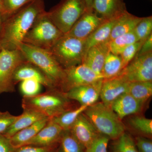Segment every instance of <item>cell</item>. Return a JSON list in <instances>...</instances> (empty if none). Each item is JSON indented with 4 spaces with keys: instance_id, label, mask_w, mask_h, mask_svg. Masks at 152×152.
I'll return each instance as SVG.
<instances>
[{
    "instance_id": "obj_1",
    "label": "cell",
    "mask_w": 152,
    "mask_h": 152,
    "mask_svg": "<svg viewBox=\"0 0 152 152\" xmlns=\"http://www.w3.org/2000/svg\"><path fill=\"white\" fill-rule=\"evenodd\" d=\"M45 10L44 0H34L4 21L0 32L1 49H18L36 18Z\"/></svg>"
},
{
    "instance_id": "obj_2",
    "label": "cell",
    "mask_w": 152,
    "mask_h": 152,
    "mask_svg": "<svg viewBox=\"0 0 152 152\" xmlns=\"http://www.w3.org/2000/svg\"><path fill=\"white\" fill-rule=\"evenodd\" d=\"M69 100L58 89L47 90L33 96L23 97L22 107L23 110L37 111L51 119L70 110Z\"/></svg>"
},
{
    "instance_id": "obj_3",
    "label": "cell",
    "mask_w": 152,
    "mask_h": 152,
    "mask_svg": "<svg viewBox=\"0 0 152 152\" xmlns=\"http://www.w3.org/2000/svg\"><path fill=\"white\" fill-rule=\"evenodd\" d=\"M98 132L115 140L125 132V127L111 108L102 102L95 103L83 112Z\"/></svg>"
},
{
    "instance_id": "obj_4",
    "label": "cell",
    "mask_w": 152,
    "mask_h": 152,
    "mask_svg": "<svg viewBox=\"0 0 152 152\" xmlns=\"http://www.w3.org/2000/svg\"><path fill=\"white\" fill-rule=\"evenodd\" d=\"M18 49L26 61L39 68L55 87L60 90L64 75V69L50 51L23 42L19 45Z\"/></svg>"
},
{
    "instance_id": "obj_5",
    "label": "cell",
    "mask_w": 152,
    "mask_h": 152,
    "mask_svg": "<svg viewBox=\"0 0 152 152\" xmlns=\"http://www.w3.org/2000/svg\"><path fill=\"white\" fill-rule=\"evenodd\" d=\"M64 35L51 20L45 10L36 18L23 43L50 51Z\"/></svg>"
},
{
    "instance_id": "obj_6",
    "label": "cell",
    "mask_w": 152,
    "mask_h": 152,
    "mask_svg": "<svg viewBox=\"0 0 152 152\" xmlns=\"http://www.w3.org/2000/svg\"><path fill=\"white\" fill-rule=\"evenodd\" d=\"M87 10L85 0H61L47 14L55 26L65 34Z\"/></svg>"
},
{
    "instance_id": "obj_7",
    "label": "cell",
    "mask_w": 152,
    "mask_h": 152,
    "mask_svg": "<svg viewBox=\"0 0 152 152\" xmlns=\"http://www.w3.org/2000/svg\"><path fill=\"white\" fill-rule=\"evenodd\" d=\"M85 41L64 35L50 51L64 69L78 65L83 59Z\"/></svg>"
},
{
    "instance_id": "obj_8",
    "label": "cell",
    "mask_w": 152,
    "mask_h": 152,
    "mask_svg": "<svg viewBox=\"0 0 152 152\" xmlns=\"http://www.w3.org/2000/svg\"><path fill=\"white\" fill-rule=\"evenodd\" d=\"M18 49L14 50L1 49L0 51V95L15 91L13 77L15 71L20 65L26 61Z\"/></svg>"
},
{
    "instance_id": "obj_9",
    "label": "cell",
    "mask_w": 152,
    "mask_h": 152,
    "mask_svg": "<svg viewBox=\"0 0 152 152\" xmlns=\"http://www.w3.org/2000/svg\"><path fill=\"white\" fill-rule=\"evenodd\" d=\"M64 75L60 90L66 92L75 87L91 84L103 80L102 75L96 73L83 64L64 69Z\"/></svg>"
},
{
    "instance_id": "obj_10",
    "label": "cell",
    "mask_w": 152,
    "mask_h": 152,
    "mask_svg": "<svg viewBox=\"0 0 152 152\" xmlns=\"http://www.w3.org/2000/svg\"><path fill=\"white\" fill-rule=\"evenodd\" d=\"M118 76L129 83L152 81V52L136 56Z\"/></svg>"
},
{
    "instance_id": "obj_11",
    "label": "cell",
    "mask_w": 152,
    "mask_h": 152,
    "mask_svg": "<svg viewBox=\"0 0 152 152\" xmlns=\"http://www.w3.org/2000/svg\"><path fill=\"white\" fill-rule=\"evenodd\" d=\"M105 21L98 16L93 10H87L69 31L64 35L86 40Z\"/></svg>"
},
{
    "instance_id": "obj_12",
    "label": "cell",
    "mask_w": 152,
    "mask_h": 152,
    "mask_svg": "<svg viewBox=\"0 0 152 152\" xmlns=\"http://www.w3.org/2000/svg\"><path fill=\"white\" fill-rule=\"evenodd\" d=\"M103 80L75 87L64 93L69 99L77 101L80 105L89 107L96 102L100 97Z\"/></svg>"
},
{
    "instance_id": "obj_13",
    "label": "cell",
    "mask_w": 152,
    "mask_h": 152,
    "mask_svg": "<svg viewBox=\"0 0 152 152\" xmlns=\"http://www.w3.org/2000/svg\"><path fill=\"white\" fill-rule=\"evenodd\" d=\"M69 131L85 150L99 134L83 113L78 117Z\"/></svg>"
},
{
    "instance_id": "obj_14",
    "label": "cell",
    "mask_w": 152,
    "mask_h": 152,
    "mask_svg": "<svg viewBox=\"0 0 152 152\" xmlns=\"http://www.w3.org/2000/svg\"><path fill=\"white\" fill-rule=\"evenodd\" d=\"M129 83L119 76L112 78L104 79L100 94L102 102L110 107L116 99L123 94L127 93Z\"/></svg>"
},
{
    "instance_id": "obj_15",
    "label": "cell",
    "mask_w": 152,
    "mask_h": 152,
    "mask_svg": "<svg viewBox=\"0 0 152 152\" xmlns=\"http://www.w3.org/2000/svg\"><path fill=\"white\" fill-rule=\"evenodd\" d=\"M37 81L47 90L58 89L50 80L43 72L27 61L23 63L17 68L13 77L14 84H17L26 80Z\"/></svg>"
},
{
    "instance_id": "obj_16",
    "label": "cell",
    "mask_w": 152,
    "mask_h": 152,
    "mask_svg": "<svg viewBox=\"0 0 152 152\" xmlns=\"http://www.w3.org/2000/svg\"><path fill=\"white\" fill-rule=\"evenodd\" d=\"M92 10L105 21L117 18L127 12L124 0H93Z\"/></svg>"
},
{
    "instance_id": "obj_17",
    "label": "cell",
    "mask_w": 152,
    "mask_h": 152,
    "mask_svg": "<svg viewBox=\"0 0 152 152\" xmlns=\"http://www.w3.org/2000/svg\"><path fill=\"white\" fill-rule=\"evenodd\" d=\"M64 132L59 126L50 119L48 122L32 139L25 145L38 146H51L56 145L59 142Z\"/></svg>"
},
{
    "instance_id": "obj_18",
    "label": "cell",
    "mask_w": 152,
    "mask_h": 152,
    "mask_svg": "<svg viewBox=\"0 0 152 152\" xmlns=\"http://www.w3.org/2000/svg\"><path fill=\"white\" fill-rule=\"evenodd\" d=\"M109 41L91 47L85 54L82 64L102 75L104 62L110 51Z\"/></svg>"
},
{
    "instance_id": "obj_19",
    "label": "cell",
    "mask_w": 152,
    "mask_h": 152,
    "mask_svg": "<svg viewBox=\"0 0 152 152\" xmlns=\"http://www.w3.org/2000/svg\"><path fill=\"white\" fill-rule=\"evenodd\" d=\"M143 104L133 97L129 93L123 94L116 99L110 107L122 120L129 115L140 111Z\"/></svg>"
},
{
    "instance_id": "obj_20",
    "label": "cell",
    "mask_w": 152,
    "mask_h": 152,
    "mask_svg": "<svg viewBox=\"0 0 152 152\" xmlns=\"http://www.w3.org/2000/svg\"><path fill=\"white\" fill-rule=\"evenodd\" d=\"M45 117H47L37 111L24 109L23 113L18 115V118L3 135L10 138L19 131Z\"/></svg>"
},
{
    "instance_id": "obj_21",
    "label": "cell",
    "mask_w": 152,
    "mask_h": 152,
    "mask_svg": "<svg viewBox=\"0 0 152 152\" xmlns=\"http://www.w3.org/2000/svg\"><path fill=\"white\" fill-rule=\"evenodd\" d=\"M119 18L105 21L86 39L84 56L91 47L109 41L112 30Z\"/></svg>"
},
{
    "instance_id": "obj_22",
    "label": "cell",
    "mask_w": 152,
    "mask_h": 152,
    "mask_svg": "<svg viewBox=\"0 0 152 152\" xmlns=\"http://www.w3.org/2000/svg\"><path fill=\"white\" fill-rule=\"evenodd\" d=\"M50 119L48 117H45L19 131L9 138L11 143L15 148L24 145L38 134Z\"/></svg>"
},
{
    "instance_id": "obj_23",
    "label": "cell",
    "mask_w": 152,
    "mask_h": 152,
    "mask_svg": "<svg viewBox=\"0 0 152 152\" xmlns=\"http://www.w3.org/2000/svg\"><path fill=\"white\" fill-rule=\"evenodd\" d=\"M142 18L132 15L128 11L126 12L117 20L112 30L109 41L132 31Z\"/></svg>"
},
{
    "instance_id": "obj_24",
    "label": "cell",
    "mask_w": 152,
    "mask_h": 152,
    "mask_svg": "<svg viewBox=\"0 0 152 152\" xmlns=\"http://www.w3.org/2000/svg\"><path fill=\"white\" fill-rule=\"evenodd\" d=\"M88 106L80 105L79 107L64 112L51 119L58 125L63 131H69L76 121L78 117L83 113Z\"/></svg>"
},
{
    "instance_id": "obj_25",
    "label": "cell",
    "mask_w": 152,
    "mask_h": 152,
    "mask_svg": "<svg viewBox=\"0 0 152 152\" xmlns=\"http://www.w3.org/2000/svg\"><path fill=\"white\" fill-rule=\"evenodd\" d=\"M127 93L143 104L152 96V81L130 83Z\"/></svg>"
},
{
    "instance_id": "obj_26",
    "label": "cell",
    "mask_w": 152,
    "mask_h": 152,
    "mask_svg": "<svg viewBox=\"0 0 152 152\" xmlns=\"http://www.w3.org/2000/svg\"><path fill=\"white\" fill-rule=\"evenodd\" d=\"M122 70V62L120 55L109 52L106 57L102 71L104 79L117 77Z\"/></svg>"
},
{
    "instance_id": "obj_27",
    "label": "cell",
    "mask_w": 152,
    "mask_h": 152,
    "mask_svg": "<svg viewBox=\"0 0 152 152\" xmlns=\"http://www.w3.org/2000/svg\"><path fill=\"white\" fill-rule=\"evenodd\" d=\"M138 41L133 31L109 41V50L114 54L120 55L127 47Z\"/></svg>"
},
{
    "instance_id": "obj_28",
    "label": "cell",
    "mask_w": 152,
    "mask_h": 152,
    "mask_svg": "<svg viewBox=\"0 0 152 152\" xmlns=\"http://www.w3.org/2000/svg\"><path fill=\"white\" fill-rule=\"evenodd\" d=\"M61 152H85V149L69 131H64L59 142Z\"/></svg>"
},
{
    "instance_id": "obj_29",
    "label": "cell",
    "mask_w": 152,
    "mask_h": 152,
    "mask_svg": "<svg viewBox=\"0 0 152 152\" xmlns=\"http://www.w3.org/2000/svg\"><path fill=\"white\" fill-rule=\"evenodd\" d=\"M34 0H0L2 23L15 12Z\"/></svg>"
},
{
    "instance_id": "obj_30",
    "label": "cell",
    "mask_w": 152,
    "mask_h": 152,
    "mask_svg": "<svg viewBox=\"0 0 152 152\" xmlns=\"http://www.w3.org/2000/svg\"><path fill=\"white\" fill-rule=\"evenodd\" d=\"M112 150L113 152H139L134 140L125 132L116 140H114Z\"/></svg>"
},
{
    "instance_id": "obj_31",
    "label": "cell",
    "mask_w": 152,
    "mask_h": 152,
    "mask_svg": "<svg viewBox=\"0 0 152 152\" xmlns=\"http://www.w3.org/2000/svg\"><path fill=\"white\" fill-rule=\"evenodd\" d=\"M131 127L141 134L147 137L152 135V120L145 117L136 116L129 120Z\"/></svg>"
},
{
    "instance_id": "obj_32",
    "label": "cell",
    "mask_w": 152,
    "mask_h": 152,
    "mask_svg": "<svg viewBox=\"0 0 152 152\" xmlns=\"http://www.w3.org/2000/svg\"><path fill=\"white\" fill-rule=\"evenodd\" d=\"M139 41H145L152 34V17L142 18L134 30Z\"/></svg>"
},
{
    "instance_id": "obj_33",
    "label": "cell",
    "mask_w": 152,
    "mask_h": 152,
    "mask_svg": "<svg viewBox=\"0 0 152 152\" xmlns=\"http://www.w3.org/2000/svg\"><path fill=\"white\" fill-rule=\"evenodd\" d=\"M42 85L34 80H26L20 82V90L23 97L33 96L40 93Z\"/></svg>"
},
{
    "instance_id": "obj_34",
    "label": "cell",
    "mask_w": 152,
    "mask_h": 152,
    "mask_svg": "<svg viewBox=\"0 0 152 152\" xmlns=\"http://www.w3.org/2000/svg\"><path fill=\"white\" fill-rule=\"evenodd\" d=\"M144 41H138L127 47L120 55L122 62L123 69L135 57Z\"/></svg>"
},
{
    "instance_id": "obj_35",
    "label": "cell",
    "mask_w": 152,
    "mask_h": 152,
    "mask_svg": "<svg viewBox=\"0 0 152 152\" xmlns=\"http://www.w3.org/2000/svg\"><path fill=\"white\" fill-rule=\"evenodd\" d=\"M110 139L99 134L91 144L85 150V152H107Z\"/></svg>"
},
{
    "instance_id": "obj_36",
    "label": "cell",
    "mask_w": 152,
    "mask_h": 152,
    "mask_svg": "<svg viewBox=\"0 0 152 152\" xmlns=\"http://www.w3.org/2000/svg\"><path fill=\"white\" fill-rule=\"evenodd\" d=\"M18 117L8 111H0V134H4Z\"/></svg>"
},
{
    "instance_id": "obj_37",
    "label": "cell",
    "mask_w": 152,
    "mask_h": 152,
    "mask_svg": "<svg viewBox=\"0 0 152 152\" xmlns=\"http://www.w3.org/2000/svg\"><path fill=\"white\" fill-rule=\"evenodd\" d=\"M56 145L42 147L25 145L16 148L15 152H53Z\"/></svg>"
},
{
    "instance_id": "obj_38",
    "label": "cell",
    "mask_w": 152,
    "mask_h": 152,
    "mask_svg": "<svg viewBox=\"0 0 152 152\" xmlns=\"http://www.w3.org/2000/svg\"><path fill=\"white\" fill-rule=\"evenodd\" d=\"M134 141L139 152H152V142L150 139L139 136Z\"/></svg>"
},
{
    "instance_id": "obj_39",
    "label": "cell",
    "mask_w": 152,
    "mask_h": 152,
    "mask_svg": "<svg viewBox=\"0 0 152 152\" xmlns=\"http://www.w3.org/2000/svg\"><path fill=\"white\" fill-rule=\"evenodd\" d=\"M15 150L9 138L0 134V152H15Z\"/></svg>"
},
{
    "instance_id": "obj_40",
    "label": "cell",
    "mask_w": 152,
    "mask_h": 152,
    "mask_svg": "<svg viewBox=\"0 0 152 152\" xmlns=\"http://www.w3.org/2000/svg\"><path fill=\"white\" fill-rule=\"evenodd\" d=\"M151 52H152V34L144 41L136 56H139Z\"/></svg>"
},
{
    "instance_id": "obj_41",
    "label": "cell",
    "mask_w": 152,
    "mask_h": 152,
    "mask_svg": "<svg viewBox=\"0 0 152 152\" xmlns=\"http://www.w3.org/2000/svg\"><path fill=\"white\" fill-rule=\"evenodd\" d=\"M85 1H86L87 10H93L92 4L93 0H85Z\"/></svg>"
},
{
    "instance_id": "obj_42",
    "label": "cell",
    "mask_w": 152,
    "mask_h": 152,
    "mask_svg": "<svg viewBox=\"0 0 152 152\" xmlns=\"http://www.w3.org/2000/svg\"><path fill=\"white\" fill-rule=\"evenodd\" d=\"M2 25V20L1 17V3H0V32L1 30Z\"/></svg>"
},
{
    "instance_id": "obj_43",
    "label": "cell",
    "mask_w": 152,
    "mask_h": 152,
    "mask_svg": "<svg viewBox=\"0 0 152 152\" xmlns=\"http://www.w3.org/2000/svg\"><path fill=\"white\" fill-rule=\"evenodd\" d=\"M53 152H61V151H60L59 150H58V151H53Z\"/></svg>"
},
{
    "instance_id": "obj_44",
    "label": "cell",
    "mask_w": 152,
    "mask_h": 152,
    "mask_svg": "<svg viewBox=\"0 0 152 152\" xmlns=\"http://www.w3.org/2000/svg\"><path fill=\"white\" fill-rule=\"evenodd\" d=\"M1 48H0V51H1Z\"/></svg>"
}]
</instances>
